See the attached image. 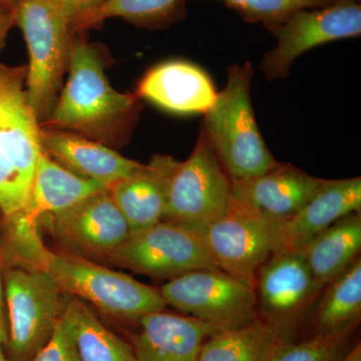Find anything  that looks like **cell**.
<instances>
[{
	"label": "cell",
	"instance_id": "cell-1",
	"mask_svg": "<svg viewBox=\"0 0 361 361\" xmlns=\"http://www.w3.org/2000/svg\"><path fill=\"white\" fill-rule=\"evenodd\" d=\"M8 257L16 264L37 268L54 280L59 290L94 304L106 314L139 322L142 316L165 310L160 290L135 278L99 266L82 256L49 250L37 225L7 220Z\"/></svg>",
	"mask_w": 361,
	"mask_h": 361
},
{
	"label": "cell",
	"instance_id": "cell-2",
	"mask_svg": "<svg viewBox=\"0 0 361 361\" xmlns=\"http://www.w3.org/2000/svg\"><path fill=\"white\" fill-rule=\"evenodd\" d=\"M68 78L45 127L84 135L106 146L125 142L141 104L135 94L111 87L99 49L82 37L71 44Z\"/></svg>",
	"mask_w": 361,
	"mask_h": 361
},
{
	"label": "cell",
	"instance_id": "cell-3",
	"mask_svg": "<svg viewBox=\"0 0 361 361\" xmlns=\"http://www.w3.org/2000/svg\"><path fill=\"white\" fill-rule=\"evenodd\" d=\"M253 70L249 61L233 63L224 89L204 114L201 132L231 182L257 177L276 167L256 122L251 102Z\"/></svg>",
	"mask_w": 361,
	"mask_h": 361
},
{
	"label": "cell",
	"instance_id": "cell-4",
	"mask_svg": "<svg viewBox=\"0 0 361 361\" xmlns=\"http://www.w3.org/2000/svg\"><path fill=\"white\" fill-rule=\"evenodd\" d=\"M25 80L26 66L0 63V211L6 220L25 209L42 153Z\"/></svg>",
	"mask_w": 361,
	"mask_h": 361
},
{
	"label": "cell",
	"instance_id": "cell-5",
	"mask_svg": "<svg viewBox=\"0 0 361 361\" xmlns=\"http://www.w3.org/2000/svg\"><path fill=\"white\" fill-rule=\"evenodd\" d=\"M13 21L30 54L25 80L28 103L42 123L51 115L68 71L77 35L73 16L63 0H20L14 7Z\"/></svg>",
	"mask_w": 361,
	"mask_h": 361
},
{
	"label": "cell",
	"instance_id": "cell-6",
	"mask_svg": "<svg viewBox=\"0 0 361 361\" xmlns=\"http://www.w3.org/2000/svg\"><path fill=\"white\" fill-rule=\"evenodd\" d=\"M232 183L200 132L191 155L178 161L169 182L163 220L200 235L227 211Z\"/></svg>",
	"mask_w": 361,
	"mask_h": 361
},
{
	"label": "cell",
	"instance_id": "cell-7",
	"mask_svg": "<svg viewBox=\"0 0 361 361\" xmlns=\"http://www.w3.org/2000/svg\"><path fill=\"white\" fill-rule=\"evenodd\" d=\"M4 288L7 358L30 361L51 339L61 318V290L44 271L18 264L4 273Z\"/></svg>",
	"mask_w": 361,
	"mask_h": 361
},
{
	"label": "cell",
	"instance_id": "cell-8",
	"mask_svg": "<svg viewBox=\"0 0 361 361\" xmlns=\"http://www.w3.org/2000/svg\"><path fill=\"white\" fill-rule=\"evenodd\" d=\"M167 305L224 331L258 317L255 289L220 269L192 271L161 287Z\"/></svg>",
	"mask_w": 361,
	"mask_h": 361
},
{
	"label": "cell",
	"instance_id": "cell-9",
	"mask_svg": "<svg viewBox=\"0 0 361 361\" xmlns=\"http://www.w3.org/2000/svg\"><path fill=\"white\" fill-rule=\"evenodd\" d=\"M277 40L259 68L269 80H285L294 61L306 51L336 40L361 35V6L357 0H336L319 8L301 9L270 26Z\"/></svg>",
	"mask_w": 361,
	"mask_h": 361
},
{
	"label": "cell",
	"instance_id": "cell-10",
	"mask_svg": "<svg viewBox=\"0 0 361 361\" xmlns=\"http://www.w3.org/2000/svg\"><path fill=\"white\" fill-rule=\"evenodd\" d=\"M108 258L121 267L155 279L220 269L200 235L165 221L130 235Z\"/></svg>",
	"mask_w": 361,
	"mask_h": 361
},
{
	"label": "cell",
	"instance_id": "cell-11",
	"mask_svg": "<svg viewBox=\"0 0 361 361\" xmlns=\"http://www.w3.org/2000/svg\"><path fill=\"white\" fill-rule=\"evenodd\" d=\"M201 237L221 270L255 289L259 269L274 253L276 222L259 217L231 200L224 215Z\"/></svg>",
	"mask_w": 361,
	"mask_h": 361
},
{
	"label": "cell",
	"instance_id": "cell-12",
	"mask_svg": "<svg viewBox=\"0 0 361 361\" xmlns=\"http://www.w3.org/2000/svg\"><path fill=\"white\" fill-rule=\"evenodd\" d=\"M322 290L298 251L276 252L256 278L258 316L296 336Z\"/></svg>",
	"mask_w": 361,
	"mask_h": 361
},
{
	"label": "cell",
	"instance_id": "cell-13",
	"mask_svg": "<svg viewBox=\"0 0 361 361\" xmlns=\"http://www.w3.org/2000/svg\"><path fill=\"white\" fill-rule=\"evenodd\" d=\"M45 219L51 221L56 239L78 256L109 257L130 235L109 189Z\"/></svg>",
	"mask_w": 361,
	"mask_h": 361
},
{
	"label": "cell",
	"instance_id": "cell-14",
	"mask_svg": "<svg viewBox=\"0 0 361 361\" xmlns=\"http://www.w3.org/2000/svg\"><path fill=\"white\" fill-rule=\"evenodd\" d=\"M322 182L290 164L279 163L257 177L231 182V200L259 217L281 222L295 215Z\"/></svg>",
	"mask_w": 361,
	"mask_h": 361
},
{
	"label": "cell",
	"instance_id": "cell-15",
	"mask_svg": "<svg viewBox=\"0 0 361 361\" xmlns=\"http://www.w3.org/2000/svg\"><path fill=\"white\" fill-rule=\"evenodd\" d=\"M360 210V177L322 179L314 194L295 215L276 222L274 253L299 251L337 220Z\"/></svg>",
	"mask_w": 361,
	"mask_h": 361
},
{
	"label": "cell",
	"instance_id": "cell-16",
	"mask_svg": "<svg viewBox=\"0 0 361 361\" xmlns=\"http://www.w3.org/2000/svg\"><path fill=\"white\" fill-rule=\"evenodd\" d=\"M217 92L203 68L177 59L151 68L140 80L135 96L172 114L204 115Z\"/></svg>",
	"mask_w": 361,
	"mask_h": 361
},
{
	"label": "cell",
	"instance_id": "cell-17",
	"mask_svg": "<svg viewBox=\"0 0 361 361\" xmlns=\"http://www.w3.org/2000/svg\"><path fill=\"white\" fill-rule=\"evenodd\" d=\"M40 144L42 151L59 165L108 188L134 174L142 166L102 142L68 130L42 128V125Z\"/></svg>",
	"mask_w": 361,
	"mask_h": 361
},
{
	"label": "cell",
	"instance_id": "cell-18",
	"mask_svg": "<svg viewBox=\"0 0 361 361\" xmlns=\"http://www.w3.org/2000/svg\"><path fill=\"white\" fill-rule=\"evenodd\" d=\"M132 339L137 361H198L202 346L217 329L189 315L159 312L142 316Z\"/></svg>",
	"mask_w": 361,
	"mask_h": 361
},
{
	"label": "cell",
	"instance_id": "cell-19",
	"mask_svg": "<svg viewBox=\"0 0 361 361\" xmlns=\"http://www.w3.org/2000/svg\"><path fill=\"white\" fill-rule=\"evenodd\" d=\"M177 163L173 157L155 155L134 174L109 188V193L129 225L130 235L163 220L169 182Z\"/></svg>",
	"mask_w": 361,
	"mask_h": 361
},
{
	"label": "cell",
	"instance_id": "cell-20",
	"mask_svg": "<svg viewBox=\"0 0 361 361\" xmlns=\"http://www.w3.org/2000/svg\"><path fill=\"white\" fill-rule=\"evenodd\" d=\"M108 189L102 183L75 174L42 151L30 198L23 212L16 218L37 225L45 218L63 212L87 197Z\"/></svg>",
	"mask_w": 361,
	"mask_h": 361
},
{
	"label": "cell",
	"instance_id": "cell-21",
	"mask_svg": "<svg viewBox=\"0 0 361 361\" xmlns=\"http://www.w3.org/2000/svg\"><path fill=\"white\" fill-rule=\"evenodd\" d=\"M295 336L255 318L238 329L224 330L207 339L198 361H272Z\"/></svg>",
	"mask_w": 361,
	"mask_h": 361
},
{
	"label": "cell",
	"instance_id": "cell-22",
	"mask_svg": "<svg viewBox=\"0 0 361 361\" xmlns=\"http://www.w3.org/2000/svg\"><path fill=\"white\" fill-rule=\"evenodd\" d=\"M360 249L361 214L355 212L337 220L298 252L323 289L360 256Z\"/></svg>",
	"mask_w": 361,
	"mask_h": 361
},
{
	"label": "cell",
	"instance_id": "cell-23",
	"mask_svg": "<svg viewBox=\"0 0 361 361\" xmlns=\"http://www.w3.org/2000/svg\"><path fill=\"white\" fill-rule=\"evenodd\" d=\"M61 318L78 361H137L132 345L104 326L94 311L78 298L61 306Z\"/></svg>",
	"mask_w": 361,
	"mask_h": 361
},
{
	"label": "cell",
	"instance_id": "cell-24",
	"mask_svg": "<svg viewBox=\"0 0 361 361\" xmlns=\"http://www.w3.org/2000/svg\"><path fill=\"white\" fill-rule=\"evenodd\" d=\"M311 314L310 336L357 329L361 319V258L325 285Z\"/></svg>",
	"mask_w": 361,
	"mask_h": 361
},
{
	"label": "cell",
	"instance_id": "cell-25",
	"mask_svg": "<svg viewBox=\"0 0 361 361\" xmlns=\"http://www.w3.org/2000/svg\"><path fill=\"white\" fill-rule=\"evenodd\" d=\"M185 4L186 0H104L75 18L73 30L80 33L115 18L149 30L165 27L184 16Z\"/></svg>",
	"mask_w": 361,
	"mask_h": 361
},
{
	"label": "cell",
	"instance_id": "cell-26",
	"mask_svg": "<svg viewBox=\"0 0 361 361\" xmlns=\"http://www.w3.org/2000/svg\"><path fill=\"white\" fill-rule=\"evenodd\" d=\"M356 329L318 334L285 345L272 361H341L350 350Z\"/></svg>",
	"mask_w": 361,
	"mask_h": 361
},
{
	"label": "cell",
	"instance_id": "cell-27",
	"mask_svg": "<svg viewBox=\"0 0 361 361\" xmlns=\"http://www.w3.org/2000/svg\"><path fill=\"white\" fill-rule=\"evenodd\" d=\"M248 23L276 25L301 9L319 8L336 0H221Z\"/></svg>",
	"mask_w": 361,
	"mask_h": 361
},
{
	"label": "cell",
	"instance_id": "cell-28",
	"mask_svg": "<svg viewBox=\"0 0 361 361\" xmlns=\"http://www.w3.org/2000/svg\"><path fill=\"white\" fill-rule=\"evenodd\" d=\"M30 361H78L70 334L61 318H59L51 339Z\"/></svg>",
	"mask_w": 361,
	"mask_h": 361
},
{
	"label": "cell",
	"instance_id": "cell-29",
	"mask_svg": "<svg viewBox=\"0 0 361 361\" xmlns=\"http://www.w3.org/2000/svg\"><path fill=\"white\" fill-rule=\"evenodd\" d=\"M66 6L73 16V20L82 14L89 13L96 8L99 4H103L104 0H63Z\"/></svg>",
	"mask_w": 361,
	"mask_h": 361
},
{
	"label": "cell",
	"instance_id": "cell-30",
	"mask_svg": "<svg viewBox=\"0 0 361 361\" xmlns=\"http://www.w3.org/2000/svg\"><path fill=\"white\" fill-rule=\"evenodd\" d=\"M14 25L13 9L9 8L0 1V49L4 45L7 32Z\"/></svg>",
	"mask_w": 361,
	"mask_h": 361
},
{
	"label": "cell",
	"instance_id": "cell-31",
	"mask_svg": "<svg viewBox=\"0 0 361 361\" xmlns=\"http://www.w3.org/2000/svg\"><path fill=\"white\" fill-rule=\"evenodd\" d=\"M7 342V327L6 322L0 320V361H9L7 358L4 348Z\"/></svg>",
	"mask_w": 361,
	"mask_h": 361
},
{
	"label": "cell",
	"instance_id": "cell-32",
	"mask_svg": "<svg viewBox=\"0 0 361 361\" xmlns=\"http://www.w3.org/2000/svg\"><path fill=\"white\" fill-rule=\"evenodd\" d=\"M341 361H361V343L355 342V345L346 353Z\"/></svg>",
	"mask_w": 361,
	"mask_h": 361
},
{
	"label": "cell",
	"instance_id": "cell-33",
	"mask_svg": "<svg viewBox=\"0 0 361 361\" xmlns=\"http://www.w3.org/2000/svg\"><path fill=\"white\" fill-rule=\"evenodd\" d=\"M0 320L6 322V316H4V278H2L1 274V266H0Z\"/></svg>",
	"mask_w": 361,
	"mask_h": 361
},
{
	"label": "cell",
	"instance_id": "cell-34",
	"mask_svg": "<svg viewBox=\"0 0 361 361\" xmlns=\"http://www.w3.org/2000/svg\"><path fill=\"white\" fill-rule=\"evenodd\" d=\"M0 1H1L2 4H6V6H8L9 8L14 9V7L18 6V2H20V0H0Z\"/></svg>",
	"mask_w": 361,
	"mask_h": 361
}]
</instances>
